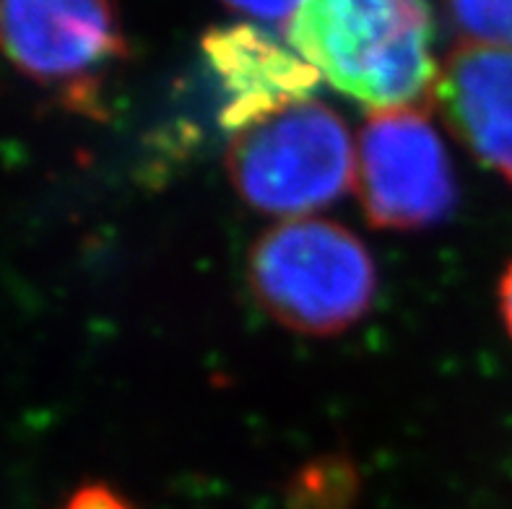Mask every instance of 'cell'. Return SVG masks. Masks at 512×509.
<instances>
[{
    "instance_id": "5",
    "label": "cell",
    "mask_w": 512,
    "mask_h": 509,
    "mask_svg": "<svg viewBox=\"0 0 512 509\" xmlns=\"http://www.w3.org/2000/svg\"><path fill=\"white\" fill-rule=\"evenodd\" d=\"M0 52L37 84L58 86L65 104L94 112L104 71L125 58L110 3H0Z\"/></svg>"
},
{
    "instance_id": "7",
    "label": "cell",
    "mask_w": 512,
    "mask_h": 509,
    "mask_svg": "<svg viewBox=\"0 0 512 509\" xmlns=\"http://www.w3.org/2000/svg\"><path fill=\"white\" fill-rule=\"evenodd\" d=\"M432 99L471 154L512 185V50L455 47Z\"/></svg>"
},
{
    "instance_id": "10",
    "label": "cell",
    "mask_w": 512,
    "mask_h": 509,
    "mask_svg": "<svg viewBox=\"0 0 512 509\" xmlns=\"http://www.w3.org/2000/svg\"><path fill=\"white\" fill-rule=\"evenodd\" d=\"M63 509H133V504L107 484H86L73 491Z\"/></svg>"
},
{
    "instance_id": "6",
    "label": "cell",
    "mask_w": 512,
    "mask_h": 509,
    "mask_svg": "<svg viewBox=\"0 0 512 509\" xmlns=\"http://www.w3.org/2000/svg\"><path fill=\"white\" fill-rule=\"evenodd\" d=\"M203 55L224 91L221 123L232 133L302 102L320 81V73L289 42L284 45L271 29L247 19L206 32Z\"/></svg>"
},
{
    "instance_id": "3",
    "label": "cell",
    "mask_w": 512,
    "mask_h": 509,
    "mask_svg": "<svg viewBox=\"0 0 512 509\" xmlns=\"http://www.w3.org/2000/svg\"><path fill=\"white\" fill-rule=\"evenodd\" d=\"M227 169L250 208L302 216L336 203L357 182V154L344 117L302 99L237 130Z\"/></svg>"
},
{
    "instance_id": "1",
    "label": "cell",
    "mask_w": 512,
    "mask_h": 509,
    "mask_svg": "<svg viewBox=\"0 0 512 509\" xmlns=\"http://www.w3.org/2000/svg\"><path fill=\"white\" fill-rule=\"evenodd\" d=\"M289 45L346 97L406 110L435 97V21L424 3L312 0L286 26Z\"/></svg>"
},
{
    "instance_id": "4",
    "label": "cell",
    "mask_w": 512,
    "mask_h": 509,
    "mask_svg": "<svg viewBox=\"0 0 512 509\" xmlns=\"http://www.w3.org/2000/svg\"><path fill=\"white\" fill-rule=\"evenodd\" d=\"M357 187L375 229L416 232L445 221L458 200L453 164L424 110H383L359 136Z\"/></svg>"
},
{
    "instance_id": "11",
    "label": "cell",
    "mask_w": 512,
    "mask_h": 509,
    "mask_svg": "<svg viewBox=\"0 0 512 509\" xmlns=\"http://www.w3.org/2000/svg\"><path fill=\"white\" fill-rule=\"evenodd\" d=\"M500 310H502V317H505L507 330H510V336H512V263H510V268L505 271V276H502Z\"/></svg>"
},
{
    "instance_id": "9",
    "label": "cell",
    "mask_w": 512,
    "mask_h": 509,
    "mask_svg": "<svg viewBox=\"0 0 512 509\" xmlns=\"http://www.w3.org/2000/svg\"><path fill=\"white\" fill-rule=\"evenodd\" d=\"M450 24L476 45L512 50V3H453Z\"/></svg>"
},
{
    "instance_id": "8",
    "label": "cell",
    "mask_w": 512,
    "mask_h": 509,
    "mask_svg": "<svg viewBox=\"0 0 512 509\" xmlns=\"http://www.w3.org/2000/svg\"><path fill=\"white\" fill-rule=\"evenodd\" d=\"M357 476L341 460L307 465L297 476L292 502L297 509H346L354 497Z\"/></svg>"
},
{
    "instance_id": "2",
    "label": "cell",
    "mask_w": 512,
    "mask_h": 509,
    "mask_svg": "<svg viewBox=\"0 0 512 509\" xmlns=\"http://www.w3.org/2000/svg\"><path fill=\"white\" fill-rule=\"evenodd\" d=\"M255 299L286 330L338 336L372 307L377 271L370 250L346 226L294 219L255 239L247 258Z\"/></svg>"
}]
</instances>
